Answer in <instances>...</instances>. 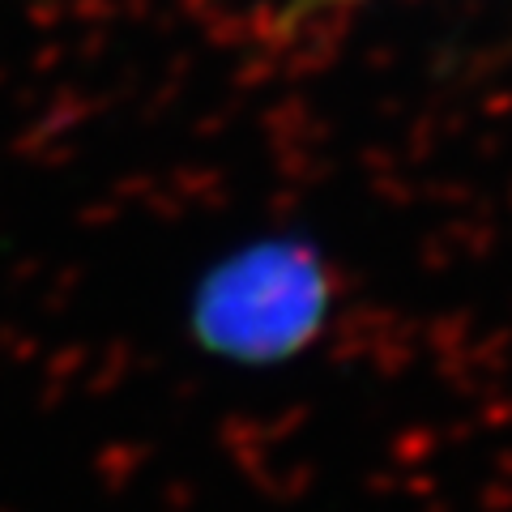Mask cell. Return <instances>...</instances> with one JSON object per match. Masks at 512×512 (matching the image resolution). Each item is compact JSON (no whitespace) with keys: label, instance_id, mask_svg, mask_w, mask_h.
I'll list each match as a JSON object with an SVG mask.
<instances>
[{"label":"cell","instance_id":"6da1fadb","mask_svg":"<svg viewBox=\"0 0 512 512\" xmlns=\"http://www.w3.org/2000/svg\"><path fill=\"white\" fill-rule=\"evenodd\" d=\"M338 312V269L308 235H252L210 256L184 295V338L214 363L269 372L303 359Z\"/></svg>","mask_w":512,"mask_h":512}]
</instances>
